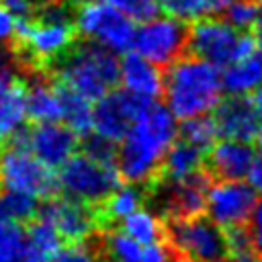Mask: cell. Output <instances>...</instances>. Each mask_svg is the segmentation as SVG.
Listing matches in <instances>:
<instances>
[{"label": "cell", "instance_id": "cell-1", "mask_svg": "<svg viewBox=\"0 0 262 262\" xmlns=\"http://www.w3.org/2000/svg\"><path fill=\"white\" fill-rule=\"evenodd\" d=\"M176 117L166 104L145 102L121 139L117 164L121 176L133 184L151 182L164 166V158L178 135Z\"/></svg>", "mask_w": 262, "mask_h": 262}, {"label": "cell", "instance_id": "cell-2", "mask_svg": "<svg viewBox=\"0 0 262 262\" xmlns=\"http://www.w3.org/2000/svg\"><path fill=\"white\" fill-rule=\"evenodd\" d=\"M223 74L219 66L190 55L178 57L164 74V102L180 121L209 115L221 102Z\"/></svg>", "mask_w": 262, "mask_h": 262}, {"label": "cell", "instance_id": "cell-3", "mask_svg": "<svg viewBox=\"0 0 262 262\" xmlns=\"http://www.w3.org/2000/svg\"><path fill=\"white\" fill-rule=\"evenodd\" d=\"M117 55L119 53L92 41L80 45L59 59V84L96 102L102 96H106L119 82L121 61L117 59Z\"/></svg>", "mask_w": 262, "mask_h": 262}, {"label": "cell", "instance_id": "cell-4", "mask_svg": "<svg viewBox=\"0 0 262 262\" xmlns=\"http://www.w3.org/2000/svg\"><path fill=\"white\" fill-rule=\"evenodd\" d=\"M74 25L82 37L115 53H129L135 47V18L104 0H82Z\"/></svg>", "mask_w": 262, "mask_h": 262}, {"label": "cell", "instance_id": "cell-5", "mask_svg": "<svg viewBox=\"0 0 262 262\" xmlns=\"http://www.w3.org/2000/svg\"><path fill=\"white\" fill-rule=\"evenodd\" d=\"M121 170L117 162L100 160L88 151L74 154L57 174V184L63 194L78 199L82 203L94 205L104 203V199L119 186Z\"/></svg>", "mask_w": 262, "mask_h": 262}, {"label": "cell", "instance_id": "cell-6", "mask_svg": "<svg viewBox=\"0 0 262 262\" xmlns=\"http://www.w3.org/2000/svg\"><path fill=\"white\" fill-rule=\"evenodd\" d=\"M0 186L35 199H47L59 184L53 168L37 158L16 135L12 143H6L0 149Z\"/></svg>", "mask_w": 262, "mask_h": 262}, {"label": "cell", "instance_id": "cell-7", "mask_svg": "<svg viewBox=\"0 0 262 262\" xmlns=\"http://www.w3.org/2000/svg\"><path fill=\"white\" fill-rule=\"evenodd\" d=\"M76 25L68 18V12L59 6H47L39 20H18L16 41L39 63H51L61 59L74 43Z\"/></svg>", "mask_w": 262, "mask_h": 262}, {"label": "cell", "instance_id": "cell-8", "mask_svg": "<svg viewBox=\"0 0 262 262\" xmlns=\"http://www.w3.org/2000/svg\"><path fill=\"white\" fill-rule=\"evenodd\" d=\"M188 49L192 55L225 68L233 59L256 51L258 45L254 37L242 35V31L229 25L225 18L207 16L192 23L188 29Z\"/></svg>", "mask_w": 262, "mask_h": 262}, {"label": "cell", "instance_id": "cell-9", "mask_svg": "<svg viewBox=\"0 0 262 262\" xmlns=\"http://www.w3.org/2000/svg\"><path fill=\"white\" fill-rule=\"evenodd\" d=\"M168 244L184 262H227V233L213 219H172Z\"/></svg>", "mask_w": 262, "mask_h": 262}, {"label": "cell", "instance_id": "cell-10", "mask_svg": "<svg viewBox=\"0 0 262 262\" xmlns=\"http://www.w3.org/2000/svg\"><path fill=\"white\" fill-rule=\"evenodd\" d=\"M186 47L188 29L184 27V20L172 14H156L137 27L133 49L160 68H168L182 57Z\"/></svg>", "mask_w": 262, "mask_h": 262}, {"label": "cell", "instance_id": "cell-11", "mask_svg": "<svg viewBox=\"0 0 262 262\" xmlns=\"http://www.w3.org/2000/svg\"><path fill=\"white\" fill-rule=\"evenodd\" d=\"M258 205V190L250 180L219 178L207 190V217L223 229L244 227Z\"/></svg>", "mask_w": 262, "mask_h": 262}, {"label": "cell", "instance_id": "cell-12", "mask_svg": "<svg viewBox=\"0 0 262 262\" xmlns=\"http://www.w3.org/2000/svg\"><path fill=\"white\" fill-rule=\"evenodd\" d=\"M143 104L145 102L131 96L127 90H111L106 96L94 102L92 133L113 143H121Z\"/></svg>", "mask_w": 262, "mask_h": 262}, {"label": "cell", "instance_id": "cell-13", "mask_svg": "<svg viewBox=\"0 0 262 262\" xmlns=\"http://www.w3.org/2000/svg\"><path fill=\"white\" fill-rule=\"evenodd\" d=\"M18 137L47 166L61 168L76 154L80 135L70 125H61L57 121V123H37L33 129L18 133Z\"/></svg>", "mask_w": 262, "mask_h": 262}, {"label": "cell", "instance_id": "cell-14", "mask_svg": "<svg viewBox=\"0 0 262 262\" xmlns=\"http://www.w3.org/2000/svg\"><path fill=\"white\" fill-rule=\"evenodd\" d=\"M41 217L49 221L66 242H86L98 227V215L88 207V203L68 194L49 201L43 207Z\"/></svg>", "mask_w": 262, "mask_h": 262}, {"label": "cell", "instance_id": "cell-15", "mask_svg": "<svg viewBox=\"0 0 262 262\" xmlns=\"http://www.w3.org/2000/svg\"><path fill=\"white\" fill-rule=\"evenodd\" d=\"M209 180L199 172L184 180H166L158 190V205L170 219H186L203 215L207 209Z\"/></svg>", "mask_w": 262, "mask_h": 262}, {"label": "cell", "instance_id": "cell-16", "mask_svg": "<svg viewBox=\"0 0 262 262\" xmlns=\"http://www.w3.org/2000/svg\"><path fill=\"white\" fill-rule=\"evenodd\" d=\"M215 121L219 127V135L227 139L252 141L260 137L262 121L256 111L254 100L248 96H231L221 100L215 108Z\"/></svg>", "mask_w": 262, "mask_h": 262}, {"label": "cell", "instance_id": "cell-17", "mask_svg": "<svg viewBox=\"0 0 262 262\" xmlns=\"http://www.w3.org/2000/svg\"><path fill=\"white\" fill-rule=\"evenodd\" d=\"M119 82L123 90L131 96L139 98L141 102H154L160 94H164V74L162 68L141 53H125L121 59V74Z\"/></svg>", "mask_w": 262, "mask_h": 262}, {"label": "cell", "instance_id": "cell-18", "mask_svg": "<svg viewBox=\"0 0 262 262\" xmlns=\"http://www.w3.org/2000/svg\"><path fill=\"white\" fill-rule=\"evenodd\" d=\"M256 162V154L250 141L227 139L215 143L209 154V168L217 178L244 180L250 176L252 166Z\"/></svg>", "mask_w": 262, "mask_h": 262}, {"label": "cell", "instance_id": "cell-19", "mask_svg": "<svg viewBox=\"0 0 262 262\" xmlns=\"http://www.w3.org/2000/svg\"><path fill=\"white\" fill-rule=\"evenodd\" d=\"M27 115L35 123L63 121V90L61 84L49 80H33L27 86Z\"/></svg>", "mask_w": 262, "mask_h": 262}, {"label": "cell", "instance_id": "cell-20", "mask_svg": "<svg viewBox=\"0 0 262 262\" xmlns=\"http://www.w3.org/2000/svg\"><path fill=\"white\" fill-rule=\"evenodd\" d=\"M223 88L231 96H250L262 86V49L233 59L223 68Z\"/></svg>", "mask_w": 262, "mask_h": 262}, {"label": "cell", "instance_id": "cell-21", "mask_svg": "<svg viewBox=\"0 0 262 262\" xmlns=\"http://www.w3.org/2000/svg\"><path fill=\"white\" fill-rule=\"evenodd\" d=\"M61 250V235L43 217L27 229V242L20 262H53Z\"/></svg>", "mask_w": 262, "mask_h": 262}, {"label": "cell", "instance_id": "cell-22", "mask_svg": "<svg viewBox=\"0 0 262 262\" xmlns=\"http://www.w3.org/2000/svg\"><path fill=\"white\" fill-rule=\"evenodd\" d=\"M27 115V86L16 82L2 98H0V147H4L10 139H14L23 125Z\"/></svg>", "mask_w": 262, "mask_h": 262}, {"label": "cell", "instance_id": "cell-23", "mask_svg": "<svg viewBox=\"0 0 262 262\" xmlns=\"http://www.w3.org/2000/svg\"><path fill=\"white\" fill-rule=\"evenodd\" d=\"M201 166H203V149L180 137L168 149L162 172L166 180H184L199 174Z\"/></svg>", "mask_w": 262, "mask_h": 262}, {"label": "cell", "instance_id": "cell-24", "mask_svg": "<svg viewBox=\"0 0 262 262\" xmlns=\"http://www.w3.org/2000/svg\"><path fill=\"white\" fill-rule=\"evenodd\" d=\"M143 203V194L139 184H125V186H117L102 203V217L106 221H125L131 213H135Z\"/></svg>", "mask_w": 262, "mask_h": 262}, {"label": "cell", "instance_id": "cell-25", "mask_svg": "<svg viewBox=\"0 0 262 262\" xmlns=\"http://www.w3.org/2000/svg\"><path fill=\"white\" fill-rule=\"evenodd\" d=\"M166 14H172L184 23H196L207 16H215L225 10L229 0H158Z\"/></svg>", "mask_w": 262, "mask_h": 262}, {"label": "cell", "instance_id": "cell-26", "mask_svg": "<svg viewBox=\"0 0 262 262\" xmlns=\"http://www.w3.org/2000/svg\"><path fill=\"white\" fill-rule=\"evenodd\" d=\"M121 227L131 235L135 237L141 246H147V244H154V242H160L162 235H164V223L160 219V215L151 209H143L139 207L135 213H131L125 221H121Z\"/></svg>", "mask_w": 262, "mask_h": 262}, {"label": "cell", "instance_id": "cell-27", "mask_svg": "<svg viewBox=\"0 0 262 262\" xmlns=\"http://www.w3.org/2000/svg\"><path fill=\"white\" fill-rule=\"evenodd\" d=\"M63 90V121L70 125L78 135H90L92 133V123H94V106L92 100L68 90Z\"/></svg>", "mask_w": 262, "mask_h": 262}, {"label": "cell", "instance_id": "cell-28", "mask_svg": "<svg viewBox=\"0 0 262 262\" xmlns=\"http://www.w3.org/2000/svg\"><path fill=\"white\" fill-rule=\"evenodd\" d=\"M35 213H37L35 196L16 192V190H8V188L0 190V221L25 223V221L33 219Z\"/></svg>", "mask_w": 262, "mask_h": 262}, {"label": "cell", "instance_id": "cell-29", "mask_svg": "<svg viewBox=\"0 0 262 262\" xmlns=\"http://www.w3.org/2000/svg\"><path fill=\"white\" fill-rule=\"evenodd\" d=\"M104 254H106L108 262H141L143 246L121 227L117 231L106 233Z\"/></svg>", "mask_w": 262, "mask_h": 262}, {"label": "cell", "instance_id": "cell-30", "mask_svg": "<svg viewBox=\"0 0 262 262\" xmlns=\"http://www.w3.org/2000/svg\"><path fill=\"white\" fill-rule=\"evenodd\" d=\"M180 135H182V139L190 141L192 145H196L201 149H209L215 145V141L219 137V127H217L215 117L199 115V117L182 121Z\"/></svg>", "mask_w": 262, "mask_h": 262}, {"label": "cell", "instance_id": "cell-31", "mask_svg": "<svg viewBox=\"0 0 262 262\" xmlns=\"http://www.w3.org/2000/svg\"><path fill=\"white\" fill-rule=\"evenodd\" d=\"M27 231L20 223L0 221V262H20L25 252Z\"/></svg>", "mask_w": 262, "mask_h": 262}, {"label": "cell", "instance_id": "cell-32", "mask_svg": "<svg viewBox=\"0 0 262 262\" xmlns=\"http://www.w3.org/2000/svg\"><path fill=\"white\" fill-rule=\"evenodd\" d=\"M256 248L248 229L235 227L227 233V262H256Z\"/></svg>", "mask_w": 262, "mask_h": 262}, {"label": "cell", "instance_id": "cell-33", "mask_svg": "<svg viewBox=\"0 0 262 262\" xmlns=\"http://www.w3.org/2000/svg\"><path fill=\"white\" fill-rule=\"evenodd\" d=\"M258 12H260V8L256 6V0H229V4L223 10V16L235 29L246 31V29L254 27Z\"/></svg>", "mask_w": 262, "mask_h": 262}, {"label": "cell", "instance_id": "cell-34", "mask_svg": "<svg viewBox=\"0 0 262 262\" xmlns=\"http://www.w3.org/2000/svg\"><path fill=\"white\" fill-rule=\"evenodd\" d=\"M104 2L117 6L119 10H123L125 14H129L131 18H135L139 23L156 16L158 10H160L158 0H104Z\"/></svg>", "mask_w": 262, "mask_h": 262}, {"label": "cell", "instance_id": "cell-35", "mask_svg": "<svg viewBox=\"0 0 262 262\" xmlns=\"http://www.w3.org/2000/svg\"><path fill=\"white\" fill-rule=\"evenodd\" d=\"M53 262H100L98 252L86 242H68L61 246Z\"/></svg>", "mask_w": 262, "mask_h": 262}, {"label": "cell", "instance_id": "cell-36", "mask_svg": "<svg viewBox=\"0 0 262 262\" xmlns=\"http://www.w3.org/2000/svg\"><path fill=\"white\" fill-rule=\"evenodd\" d=\"M18 16L6 8L2 2H0V45H6L10 41L16 39V33H18Z\"/></svg>", "mask_w": 262, "mask_h": 262}, {"label": "cell", "instance_id": "cell-37", "mask_svg": "<svg viewBox=\"0 0 262 262\" xmlns=\"http://www.w3.org/2000/svg\"><path fill=\"white\" fill-rule=\"evenodd\" d=\"M174 250L170 244H164L162 239L160 242H154V244H147L143 246V254H141V262H174Z\"/></svg>", "mask_w": 262, "mask_h": 262}, {"label": "cell", "instance_id": "cell-38", "mask_svg": "<svg viewBox=\"0 0 262 262\" xmlns=\"http://www.w3.org/2000/svg\"><path fill=\"white\" fill-rule=\"evenodd\" d=\"M16 84V70L6 53H0V98Z\"/></svg>", "mask_w": 262, "mask_h": 262}, {"label": "cell", "instance_id": "cell-39", "mask_svg": "<svg viewBox=\"0 0 262 262\" xmlns=\"http://www.w3.org/2000/svg\"><path fill=\"white\" fill-rule=\"evenodd\" d=\"M246 225H248L246 229H248V233L252 237L254 248L258 252H262V201H258V205L252 211V215H250V219H248Z\"/></svg>", "mask_w": 262, "mask_h": 262}, {"label": "cell", "instance_id": "cell-40", "mask_svg": "<svg viewBox=\"0 0 262 262\" xmlns=\"http://www.w3.org/2000/svg\"><path fill=\"white\" fill-rule=\"evenodd\" d=\"M6 8H10L18 18H27L33 10V0H0Z\"/></svg>", "mask_w": 262, "mask_h": 262}, {"label": "cell", "instance_id": "cell-41", "mask_svg": "<svg viewBox=\"0 0 262 262\" xmlns=\"http://www.w3.org/2000/svg\"><path fill=\"white\" fill-rule=\"evenodd\" d=\"M248 180H250V184L258 190V194H262V154L256 156V162H254V166H252V172H250Z\"/></svg>", "mask_w": 262, "mask_h": 262}, {"label": "cell", "instance_id": "cell-42", "mask_svg": "<svg viewBox=\"0 0 262 262\" xmlns=\"http://www.w3.org/2000/svg\"><path fill=\"white\" fill-rule=\"evenodd\" d=\"M252 31H254V41H256V45L262 49V8H260V12H258V18H256Z\"/></svg>", "mask_w": 262, "mask_h": 262}, {"label": "cell", "instance_id": "cell-43", "mask_svg": "<svg viewBox=\"0 0 262 262\" xmlns=\"http://www.w3.org/2000/svg\"><path fill=\"white\" fill-rule=\"evenodd\" d=\"M254 104H256V111H258V115H260V121H262V88L258 90V92H254Z\"/></svg>", "mask_w": 262, "mask_h": 262}, {"label": "cell", "instance_id": "cell-44", "mask_svg": "<svg viewBox=\"0 0 262 262\" xmlns=\"http://www.w3.org/2000/svg\"><path fill=\"white\" fill-rule=\"evenodd\" d=\"M260 141H262V131H260Z\"/></svg>", "mask_w": 262, "mask_h": 262}, {"label": "cell", "instance_id": "cell-45", "mask_svg": "<svg viewBox=\"0 0 262 262\" xmlns=\"http://www.w3.org/2000/svg\"><path fill=\"white\" fill-rule=\"evenodd\" d=\"M256 262H262V258H258V260H256Z\"/></svg>", "mask_w": 262, "mask_h": 262}, {"label": "cell", "instance_id": "cell-46", "mask_svg": "<svg viewBox=\"0 0 262 262\" xmlns=\"http://www.w3.org/2000/svg\"><path fill=\"white\" fill-rule=\"evenodd\" d=\"M256 2H262V0H256Z\"/></svg>", "mask_w": 262, "mask_h": 262}]
</instances>
